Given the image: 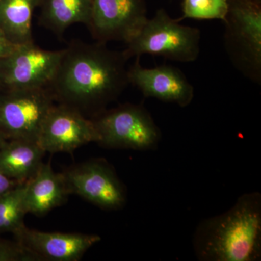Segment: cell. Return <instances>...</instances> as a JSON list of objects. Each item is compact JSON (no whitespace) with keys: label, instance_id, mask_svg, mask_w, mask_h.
Returning a JSON list of instances; mask_svg holds the SVG:
<instances>
[{"label":"cell","instance_id":"1","mask_svg":"<svg viewBox=\"0 0 261 261\" xmlns=\"http://www.w3.org/2000/svg\"><path fill=\"white\" fill-rule=\"evenodd\" d=\"M106 44L75 40L64 49L47 87L56 102L92 119L121 96L129 84L128 60L123 51L112 50Z\"/></svg>","mask_w":261,"mask_h":261},{"label":"cell","instance_id":"2","mask_svg":"<svg viewBox=\"0 0 261 261\" xmlns=\"http://www.w3.org/2000/svg\"><path fill=\"white\" fill-rule=\"evenodd\" d=\"M194 252L200 261H257L261 257V194L240 196L231 208L196 228Z\"/></svg>","mask_w":261,"mask_h":261},{"label":"cell","instance_id":"3","mask_svg":"<svg viewBox=\"0 0 261 261\" xmlns=\"http://www.w3.org/2000/svg\"><path fill=\"white\" fill-rule=\"evenodd\" d=\"M224 46L233 66L245 78L261 84V1L229 0Z\"/></svg>","mask_w":261,"mask_h":261},{"label":"cell","instance_id":"4","mask_svg":"<svg viewBox=\"0 0 261 261\" xmlns=\"http://www.w3.org/2000/svg\"><path fill=\"white\" fill-rule=\"evenodd\" d=\"M161 8L123 50L127 59L144 55L162 56L170 61L191 63L200 56V29L180 23Z\"/></svg>","mask_w":261,"mask_h":261},{"label":"cell","instance_id":"5","mask_svg":"<svg viewBox=\"0 0 261 261\" xmlns=\"http://www.w3.org/2000/svg\"><path fill=\"white\" fill-rule=\"evenodd\" d=\"M92 120L99 136L97 144L105 148L152 150L161 142V130L142 105H121Z\"/></svg>","mask_w":261,"mask_h":261},{"label":"cell","instance_id":"6","mask_svg":"<svg viewBox=\"0 0 261 261\" xmlns=\"http://www.w3.org/2000/svg\"><path fill=\"white\" fill-rule=\"evenodd\" d=\"M55 102L48 88L2 91L0 132L8 140L37 142L44 120Z\"/></svg>","mask_w":261,"mask_h":261},{"label":"cell","instance_id":"7","mask_svg":"<svg viewBox=\"0 0 261 261\" xmlns=\"http://www.w3.org/2000/svg\"><path fill=\"white\" fill-rule=\"evenodd\" d=\"M70 195L106 211H118L127 202V190L112 165L106 159L90 160L62 172Z\"/></svg>","mask_w":261,"mask_h":261},{"label":"cell","instance_id":"8","mask_svg":"<svg viewBox=\"0 0 261 261\" xmlns=\"http://www.w3.org/2000/svg\"><path fill=\"white\" fill-rule=\"evenodd\" d=\"M64 49L49 51L32 44L18 46L0 58L3 90L47 88L56 75Z\"/></svg>","mask_w":261,"mask_h":261},{"label":"cell","instance_id":"9","mask_svg":"<svg viewBox=\"0 0 261 261\" xmlns=\"http://www.w3.org/2000/svg\"><path fill=\"white\" fill-rule=\"evenodd\" d=\"M145 0H92L88 29L98 42L128 44L147 21Z\"/></svg>","mask_w":261,"mask_h":261},{"label":"cell","instance_id":"10","mask_svg":"<svg viewBox=\"0 0 261 261\" xmlns=\"http://www.w3.org/2000/svg\"><path fill=\"white\" fill-rule=\"evenodd\" d=\"M99 141L92 119L75 108L58 103L46 117L37 143L46 153H72L82 146Z\"/></svg>","mask_w":261,"mask_h":261},{"label":"cell","instance_id":"11","mask_svg":"<svg viewBox=\"0 0 261 261\" xmlns=\"http://www.w3.org/2000/svg\"><path fill=\"white\" fill-rule=\"evenodd\" d=\"M128 80L144 97L175 103L181 108L190 106L195 97L193 86L181 70L169 65L144 68L140 57L128 68Z\"/></svg>","mask_w":261,"mask_h":261},{"label":"cell","instance_id":"12","mask_svg":"<svg viewBox=\"0 0 261 261\" xmlns=\"http://www.w3.org/2000/svg\"><path fill=\"white\" fill-rule=\"evenodd\" d=\"M21 244L39 260L78 261L89 249L100 242L97 234L44 232L23 226L14 233Z\"/></svg>","mask_w":261,"mask_h":261},{"label":"cell","instance_id":"13","mask_svg":"<svg viewBox=\"0 0 261 261\" xmlns=\"http://www.w3.org/2000/svg\"><path fill=\"white\" fill-rule=\"evenodd\" d=\"M69 195L63 173L55 172L50 162L43 163L36 174L27 181V214L44 216L63 205Z\"/></svg>","mask_w":261,"mask_h":261},{"label":"cell","instance_id":"14","mask_svg":"<svg viewBox=\"0 0 261 261\" xmlns=\"http://www.w3.org/2000/svg\"><path fill=\"white\" fill-rule=\"evenodd\" d=\"M45 153L37 142L8 140L0 149V171L19 183H25L42 166Z\"/></svg>","mask_w":261,"mask_h":261},{"label":"cell","instance_id":"15","mask_svg":"<svg viewBox=\"0 0 261 261\" xmlns=\"http://www.w3.org/2000/svg\"><path fill=\"white\" fill-rule=\"evenodd\" d=\"M38 8L40 25L59 37L73 24L88 28L92 18V0H39Z\"/></svg>","mask_w":261,"mask_h":261},{"label":"cell","instance_id":"16","mask_svg":"<svg viewBox=\"0 0 261 261\" xmlns=\"http://www.w3.org/2000/svg\"><path fill=\"white\" fill-rule=\"evenodd\" d=\"M39 0H0V29L15 45L34 43L32 18Z\"/></svg>","mask_w":261,"mask_h":261},{"label":"cell","instance_id":"17","mask_svg":"<svg viewBox=\"0 0 261 261\" xmlns=\"http://www.w3.org/2000/svg\"><path fill=\"white\" fill-rule=\"evenodd\" d=\"M27 187V182L20 184L0 196V234L5 232L14 234L25 226Z\"/></svg>","mask_w":261,"mask_h":261},{"label":"cell","instance_id":"18","mask_svg":"<svg viewBox=\"0 0 261 261\" xmlns=\"http://www.w3.org/2000/svg\"><path fill=\"white\" fill-rule=\"evenodd\" d=\"M229 0H183L180 20H220L224 21L227 14Z\"/></svg>","mask_w":261,"mask_h":261},{"label":"cell","instance_id":"19","mask_svg":"<svg viewBox=\"0 0 261 261\" xmlns=\"http://www.w3.org/2000/svg\"><path fill=\"white\" fill-rule=\"evenodd\" d=\"M36 260L39 259L16 240L12 242L0 238V261Z\"/></svg>","mask_w":261,"mask_h":261},{"label":"cell","instance_id":"20","mask_svg":"<svg viewBox=\"0 0 261 261\" xmlns=\"http://www.w3.org/2000/svg\"><path fill=\"white\" fill-rule=\"evenodd\" d=\"M18 45H15L7 38L4 32L0 29V58L7 56L15 50Z\"/></svg>","mask_w":261,"mask_h":261},{"label":"cell","instance_id":"21","mask_svg":"<svg viewBox=\"0 0 261 261\" xmlns=\"http://www.w3.org/2000/svg\"><path fill=\"white\" fill-rule=\"evenodd\" d=\"M19 182L8 178L0 171V196L4 195L12 189L20 185Z\"/></svg>","mask_w":261,"mask_h":261},{"label":"cell","instance_id":"22","mask_svg":"<svg viewBox=\"0 0 261 261\" xmlns=\"http://www.w3.org/2000/svg\"><path fill=\"white\" fill-rule=\"evenodd\" d=\"M8 140H7L6 138H5V137L4 135H3V134L1 132H0V149L2 148V147H3L5 145V144L7 143V142H8Z\"/></svg>","mask_w":261,"mask_h":261},{"label":"cell","instance_id":"23","mask_svg":"<svg viewBox=\"0 0 261 261\" xmlns=\"http://www.w3.org/2000/svg\"><path fill=\"white\" fill-rule=\"evenodd\" d=\"M3 90V86H2L1 82H0V93H1V92Z\"/></svg>","mask_w":261,"mask_h":261},{"label":"cell","instance_id":"24","mask_svg":"<svg viewBox=\"0 0 261 261\" xmlns=\"http://www.w3.org/2000/svg\"><path fill=\"white\" fill-rule=\"evenodd\" d=\"M260 1H261V0H260Z\"/></svg>","mask_w":261,"mask_h":261}]
</instances>
